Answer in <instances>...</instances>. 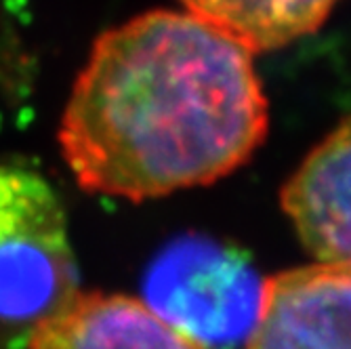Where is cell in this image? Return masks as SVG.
Segmentation results:
<instances>
[{
    "label": "cell",
    "mask_w": 351,
    "mask_h": 349,
    "mask_svg": "<svg viewBox=\"0 0 351 349\" xmlns=\"http://www.w3.org/2000/svg\"><path fill=\"white\" fill-rule=\"evenodd\" d=\"M246 349H351V269L315 263L267 278Z\"/></svg>",
    "instance_id": "obj_4"
},
{
    "label": "cell",
    "mask_w": 351,
    "mask_h": 349,
    "mask_svg": "<svg viewBox=\"0 0 351 349\" xmlns=\"http://www.w3.org/2000/svg\"><path fill=\"white\" fill-rule=\"evenodd\" d=\"M282 208L317 263L351 269V118L286 181Z\"/></svg>",
    "instance_id": "obj_5"
},
{
    "label": "cell",
    "mask_w": 351,
    "mask_h": 349,
    "mask_svg": "<svg viewBox=\"0 0 351 349\" xmlns=\"http://www.w3.org/2000/svg\"><path fill=\"white\" fill-rule=\"evenodd\" d=\"M252 55L187 11H149L104 32L59 126L82 189L139 202L240 169L269 124Z\"/></svg>",
    "instance_id": "obj_1"
},
{
    "label": "cell",
    "mask_w": 351,
    "mask_h": 349,
    "mask_svg": "<svg viewBox=\"0 0 351 349\" xmlns=\"http://www.w3.org/2000/svg\"><path fill=\"white\" fill-rule=\"evenodd\" d=\"M263 284L236 250L204 236L171 242L147 267L143 303L200 347L246 343L259 318Z\"/></svg>",
    "instance_id": "obj_3"
},
{
    "label": "cell",
    "mask_w": 351,
    "mask_h": 349,
    "mask_svg": "<svg viewBox=\"0 0 351 349\" xmlns=\"http://www.w3.org/2000/svg\"><path fill=\"white\" fill-rule=\"evenodd\" d=\"M27 349H204L143 299L129 295L78 293L47 318L27 341Z\"/></svg>",
    "instance_id": "obj_6"
},
{
    "label": "cell",
    "mask_w": 351,
    "mask_h": 349,
    "mask_svg": "<svg viewBox=\"0 0 351 349\" xmlns=\"http://www.w3.org/2000/svg\"><path fill=\"white\" fill-rule=\"evenodd\" d=\"M68 221L55 189L19 167H0V349L25 345L78 295Z\"/></svg>",
    "instance_id": "obj_2"
},
{
    "label": "cell",
    "mask_w": 351,
    "mask_h": 349,
    "mask_svg": "<svg viewBox=\"0 0 351 349\" xmlns=\"http://www.w3.org/2000/svg\"><path fill=\"white\" fill-rule=\"evenodd\" d=\"M252 53L291 45L320 27L339 0H179Z\"/></svg>",
    "instance_id": "obj_7"
}]
</instances>
